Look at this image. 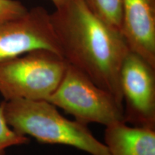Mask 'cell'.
I'll use <instances>...</instances> for the list:
<instances>
[{
	"mask_svg": "<svg viewBox=\"0 0 155 155\" xmlns=\"http://www.w3.org/2000/svg\"><path fill=\"white\" fill-rule=\"evenodd\" d=\"M50 19L68 64L123 105L120 70L129 49L121 32L95 14L83 0H65L50 13Z\"/></svg>",
	"mask_w": 155,
	"mask_h": 155,
	"instance_id": "6da1fadb",
	"label": "cell"
},
{
	"mask_svg": "<svg viewBox=\"0 0 155 155\" xmlns=\"http://www.w3.org/2000/svg\"><path fill=\"white\" fill-rule=\"evenodd\" d=\"M4 113L9 127L18 134L40 143L69 146L90 155H109L88 126L70 120L47 100L4 101Z\"/></svg>",
	"mask_w": 155,
	"mask_h": 155,
	"instance_id": "7a4b0ae2",
	"label": "cell"
},
{
	"mask_svg": "<svg viewBox=\"0 0 155 155\" xmlns=\"http://www.w3.org/2000/svg\"><path fill=\"white\" fill-rule=\"evenodd\" d=\"M68 66L63 56L37 50L0 63V95L5 101L48 100Z\"/></svg>",
	"mask_w": 155,
	"mask_h": 155,
	"instance_id": "3957f363",
	"label": "cell"
},
{
	"mask_svg": "<svg viewBox=\"0 0 155 155\" xmlns=\"http://www.w3.org/2000/svg\"><path fill=\"white\" fill-rule=\"evenodd\" d=\"M88 126L124 121L123 105L76 68L68 64L63 78L47 100Z\"/></svg>",
	"mask_w": 155,
	"mask_h": 155,
	"instance_id": "277c9868",
	"label": "cell"
},
{
	"mask_svg": "<svg viewBox=\"0 0 155 155\" xmlns=\"http://www.w3.org/2000/svg\"><path fill=\"white\" fill-rule=\"evenodd\" d=\"M124 122L155 129V68L129 50L120 70Z\"/></svg>",
	"mask_w": 155,
	"mask_h": 155,
	"instance_id": "5b68a950",
	"label": "cell"
},
{
	"mask_svg": "<svg viewBox=\"0 0 155 155\" xmlns=\"http://www.w3.org/2000/svg\"><path fill=\"white\" fill-rule=\"evenodd\" d=\"M37 50L62 56L50 13L37 6L22 17L0 22V63Z\"/></svg>",
	"mask_w": 155,
	"mask_h": 155,
	"instance_id": "8992f818",
	"label": "cell"
},
{
	"mask_svg": "<svg viewBox=\"0 0 155 155\" xmlns=\"http://www.w3.org/2000/svg\"><path fill=\"white\" fill-rule=\"evenodd\" d=\"M121 32L129 50L155 68V0H122Z\"/></svg>",
	"mask_w": 155,
	"mask_h": 155,
	"instance_id": "52a82bcc",
	"label": "cell"
},
{
	"mask_svg": "<svg viewBox=\"0 0 155 155\" xmlns=\"http://www.w3.org/2000/svg\"><path fill=\"white\" fill-rule=\"evenodd\" d=\"M104 144L109 155H155V129L116 122L106 127Z\"/></svg>",
	"mask_w": 155,
	"mask_h": 155,
	"instance_id": "ba28073f",
	"label": "cell"
},
{
	"mask_svg": "<svg viewBox=\"0 0 155 155\" xmlns=\"http://www.w3.org/2000/svg\"><path fill=\"white\" fill-rule=\"evenodd\" d=\"M101 19L121 32L122 0H83Z\"/></svg>",
	"mask_w": 155,
	"mask_h": 155,
	"instance_id": "9c48e42d",
	"label": "cell"
},
{
	"mask_svg": "<svg viewBox=\"0 0 155 155\" xmlns=\"http://www.w3.org/2000/svg\"><path fill=\"white\" fill-rule=\"evenodd\" d=\"M29 142L28 137L18 134L7 124L2 102L0 104V155H5L6 150L9 147L28 144Z\"/></svg>",
	"mask_w": 155,
	"mask_h": 155,
	"instance_id": "30bf717a",
	"label": "cell"
},
{
	"mask_svg": "<svg viewBox=\"0 0 155 155\" xmlns=\"http://www.w3.org/2000/svg\"><path fill=\"white\" fill-rule=\"evenodd\" d=\"M28 11V9L18 0H0V22L22 17Z\"/></svg>",
	"mask_w": 155,
	"mask_h": 155,
	"instance_id": "8fae6325",
	"label": "cell"
},
{
	"mask_svg": "<svg viewBox=\"0 0 155 155\" xmlns=\"http://www.w3.org/2000/svg\"><path fill=\"white\" fill-rule=\"evenodd\" d=\"M50 1L53 4V5L55 6V7L56 8V7L63 5V4L65 2V0H50Z\"/></svg>",
	"mask_w": 155,
	"mask_h": 155,
	"instance_id": "7c38bea8",
	"label": "cell"
}]
</instances>
